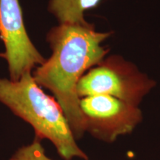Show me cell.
I'll return each instance as SVG.
<instances>
[{
    "label": "cell",
    "mask_w": 160,
    "mask_h": 160,
    "mask_svg": "<svg viewBox=\"0 0 160 160\" xmlns=\"http://www.w3.org/2000/svg\"><path fill=\"white\" fill-rule=\"evenodd\" d=\"M111 35V32L97 31L88 22L54 26L46 36L51 56L36 68L33 74L40 87L54 95L77 140L86 133L77 85L90 69L107 56L108 50L102 43Z\"/></svg>",
    "instance_id": "cell-1"
},
{
    "label": "cell",
    "mask_w": 160,
    "mask_h": 160,
    "mask_svg": "<svg viewBox=\"0 0 160 160\" xmlns=\"http://www.w3.org/2000/svg\"><path fill=\"white\" fill-rule=\"evenodd\" d=\"M0 102L31 125L35 137L49 140L63 159L89 160L77 145L59 102L46 94L31 73L23 75L18 81L0 78Z\"/></svg>",
    "instance_id": "cell-2"
},
{
    "label": "cell",
    "mask_w": 160,
    "mask_h": 160,
    "mask_svg": "<svg viewBox=\"0 0 160 160\" xmlns=\"http://www.w3.org/2000/svg\"><path fill=\"white\" fill-rule=\"evenodd\" d=\"M155 81L119 55L105 57L79 80V98L108 95L139 107L155 88Z\"/></svg>",
    "instance_id": "cell-3"
},
{
    "label": "cell",
    "mask_w": 160,
    "mask_h": 160,
    "mask_svg": "<svg viewBox=\"0 0 160 160\" xmlns=\"http://www.w3.org/2000/svg\"><path fill=\"white\" fill-rule=\"evenodd\" d=\"M85 131L105 143L130 134L143 119L139 107L108 95L80 98Z\"/></svg>",
    "instance_id": "cell-4"
},
{
    "label": "cell",
    "mask_w": 160,
    "mask_h": 160,
    "mask_svg": "<svg viewBox=\"0 0 160 160\" xmlns=\"http://www.w3.org/2000/svg\"><path fill=\"white\" fill-rule=\"evenodd\" d=\"M0 39L12 81H18L46 61L28 35L19 0H0Z\"/></svg>",
    "instance_id": "cell-5"
},
{
    "label": "cell",
    "mask_w": 160,
    "mask_h": 160,
    "mask_svg": "<svg viewBox=\"0 0 160 160\" xmlns=\"http://www.w3.org/2000/svg\"><path fill=\"white\" fill-rule=\"evenodd\" d=\"M102 0H50L48 10L59 24L87 22L85 13L97 8Z\"/></svg>",
    "instance_id": "cell-6"
},
{
    "label": "cell",
    "mask_w": 160,
    "mask_h": 160,
    "mask_svg": "<svg viewBox=\"0 0 160 160\" xmlns=\"http://www.w3.org/2000/svg\"><path fill=\"white\" fill-rule=\"evenodd\" d=\"M41 141L35 137L29 145H23L17 149L9 160H53L46 155Z\"/></svg>",
    "instance_id": "cell-7"
},
{
    "label": "cell",
    "mask_w": 160,
    "mask_h": 160,
    "mask_svg": "<svg viewBox=\"0 0 160 160\" xmlns=\"http://www.w3.org/2000/svg\"><path fill=\"white\" fill-rule=\"evenodd\" d=\"M0 57L4 58V59H5V53H0Z\"/></svg>",
    "instance_id": "cell-8"
}]
</instances>
